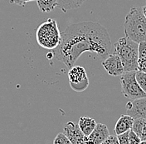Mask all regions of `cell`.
I'll return each mask as SVG.
<instances>
[{
    "label": "cell",
    "instance_id": "1",
    "mask_svg": "<svg viewBox=\"0 0 146 144\" xmlns=\"http://www.w3.org/2000/svg\"><path fill=\"white\" fill-rule=\"evenodd\" d=\"M110 48L107 29L98 23L88 21L69 25L61 32V42L53 53L58 61L71 68L82 54L94 53L103 61Z\"/></svg>",
    "mask_w": 146,
    "mask_h": 144
},
{
    "label": "cell",
    "instance_id": "2",
    "mask_svg": "<svg viewBox=\"0 0 146 144\" xmlns=\"http://www.w3.org/2000/svg\"><path fill=\"white\" fill-rule=\"evenodd\" d=\"M125 36L137 43L146 42V18L141 8L129 9L124 23Z\"/></svg>",
    "mask_w": 146,
    "mask_h": 144
},
{
    "label": "cell",
    "instance_id": "3",
    "mask_svg": "<svg viewBox=\"0 0 146 144\" xmlns=\"http://www.w3.org/2000/svg\"><path fill=\"white\" fill-rule=\"evenodd\" d=\"M114 54L120 58L125 72L136 71L139 58V43L128 37L120 38L115 44Z\"/></svg>",
    "mask_w": 146,
    "mask_h": 144
},
{
    "label": "cell",
    "instance_id": "4",
    "mask_svg": "<svg viewBox=\"0 0 146 144\" xmlns=\"http://www.w3.org/2000/svg\"><path fill=\"white\" fill-rule=\"evenodd\" d=\"M36 42L42 48L54 50L61 42V32L55 19L48 18L40 24L36 32Z\"/></svg>",
    "mask_w": 146,
    "mask_h": 144
},
{
    "label": "cell",
    "instance_id": "5",
    "mask_svg": "<svg viewBox=\"0 0 146 144\" xmlns=\"http://www.w3.org/2000/svg\"><path fill=\"white\" fill-rule=\"evenodd\" d=\"M136 71H128L120 75L122 94L130 100L146 97V93L139 85L135 78Z\"/></svg>",
    "mask_w": 146,
    "mask_h": 144
},
{
    "label": "cell",
    "instance_id": "6",
    "mask_svg": "<svg viewBox=\"0 0 146 144\" xmlns=\"http://www.w3.org/2000/svg\"><path fill=\"white\" fill-rule=\"evenodd\" d=\"M68 79L71 88L76 92H83L89 86L87 73L82 66H72L69 68Z\"/></svg>",
    "mask_w": 146,
    "mask_h": 144
},
{
    "label": "cell",
    "instance_id": "7",
    "mask_svg": "<svg viewBox=\"0 0 146 144\" xmlns=\"http://www.w3.org/2000/svg\"><path fill=\"white\" fill-rule=\"evenodd\" d=\"M102 66L108 74L111 76H120L125 72L124 66L117 54H108L102 61Z\"/></svg>",
    "mask_w": 146,
    "mask_h": 144
},
{
    "label": "cell",
    "instance_id": "8",
    "mask_svg": "<svg viewBox=\"0 0 146 144\" xmlns=\"http://www.w3.org/2000/svg\"><path fill=\"white\" fill-rule=\"evenodd\" d=\"M63 133L68 137L71 144L87 143L88 138L84 135L80 127L74 122H68L64 127Z\"/></svg>",
    "mask_w": 146,
    "mask_h": 144
},
{
    "label": "cell",
    "instance_id": "9",
    "mask_svg": "<svg viewBox=\"0 0 146 144\" xmlns=\"http://www.w3.org/2000/svg\"><path fill=\"white\" fill-rule=\"evenodd\" d=\"M125 108L127 114L134 117V119L143 118L146 120V97L128 102Z\"/></svg>",
    "mask_w": 146,
    "mask_h": 144
},
{
    "label": "cell",
    "instance_id": "10",
    "mask_svg": "<svg viewBox=\"0 0 146 144\" xmlns=\"http://www.w3.org/2000/svg\"><path fill=\"white\" fill-rule=\"evenodd\" d=\"M109 135V129L106 124H102V123L96 124L92 133L87 137L88 138L87 143L103 144Z\"/></svg>",
    "mask_w": 146,
    "mask_h": 144
},
{
    "label": "cell",
    "instance_id": "11",
    "mask_svg": "<svg viewBox=\"0 0 146 144\" xmlns=\"http://www.w3.org/2000/svg\"><path fill=\"white\" fill-rule=\"evenodd\" d=\"M134 117H132L129 114H123L121 115L118 119L115 128H114V133L115 135L121 134L125 132H127L130 130L133 126L134 123Z\"/></svg>",
    "mask_w": 146,
    "mask_h": 144
},
{
    "label": "cell",
    "instance_id": "12",
    "mask_svg": "<svg viewBox=\"0 0 146 144\" xmlns=\"http://www.w3.org/2000/svg\"><path fill=\"white\" fill-rule=\"evenodd\" d=\"M96 124L97 123L95 119H93L92 117H86V116L80 117L79 123H78V125L80 127L82 133L86 137H88L92 133V131L96 127Z\"/></svg>",
    "mask_w": 146,
    "mask_h": 144
},
{
    "label": "cell",
    "instance_id": "13",
    "mask_svg": "<svg viewBox=\"0 0 146 144\" xmlns=\"http://www.w3.org/2000/svg\"><path fill=\"white\" fill-rule=\"evenodd\" d=\"M86 0H56L57 7L62 12L66 13L71 9L80 8Z\"/></svg>",
    "mask_w": 146,
    "mask_h": 144
},
{
    "label": "cell",
    "instance_id": "14",
    "mask_svg": "<svg viewBox=\"0 0 146 144\" xmlns=\"http://www.w3.org/2000/svg\"><path fill=\"white\" fill-rule=\"evenodd\" d=\"M137 70L146 72V42L139 44V58Z\"/></svg>",
    "mask_w": 146,
    "mask_h": 144
},
{
    "label": "cell",
    "instance_id": "15",
    "mask_svg": "<svg viewBox=\"0 0 146 144\" xmlns=\"http://www.w3.org/2000/svg\"><path fill=\"white\" fill-rule=\"evenodd\" d=\"M39 10L42 13H50L57 7L56 0H36Z\"/></svg>",
    "mask_w": 146,
    "mask_h": 144
},
{
    "label": "cell",
    "instance_id": "16",
    "mask_svg": "<svg viewBox=\"0 0 146 144\" xmlns=\"http://www.w3.org/2000/svg\"><path fill=\"white\" fill-rule=\"evenodd\" d=\"M135 78H136V80L139 83V85L140 86V88L146 93V72L136 70Z\"/></svg>",
    "mask_w": 146,
    "mask_h": 144
},
{
    "label": "cell",
    "instance_id": "17",
    "mask_svg": "<svg viewBox=\"0 0 146 144\" xmlns=\"http://www.w3.org/2000/svg\"><path fill=\"white\" fill-rule=\"evenodd\" d=\"M54 144H71L70 140L68 139V137L64 134V133H58L56 137H55Z\"/></svg>",
    "mask_w": 146,
    "mask_h": 144
},
{
    "label": "cell",
    "instance_id": "18",
    "mask_svg": "<svg viewBox=\"0 0 146 144\" xmlns=\"http://www.w3.org/2000/svg\"><path fill=\"white\" fill-rule=\"evenodd\" d=\"M141 143V139L136 133L130 129L129 135V144H139Z\"/></svg>",
    "mask_w": 146,
    "mask_h": 144
},
{
    "label": "cell",
    "instance_id": "19",
    "mask_svg": "<svg viewBox=\"0 0 146 144\" xmlns=\"http://www.w3.org/2000/svg\"><path fill=\"white\" fill-rule=\"evenodd\" d=\"M129 130L127 132H125L121 134L117 135L118 137L119 144H129Z\"/></svg>",
    "mask_w": 146,
    "mask_h": 144
},
{
    "label": "cell",
    "instance_id": "20",
    "mask_svg": "<svg viewBox=\"0 0 146 144\" xmlns=\"http://www.w3.org/2000/svg\"><path fill=\"white\" fill-rule=\"evenodd\" d=\"M103 144H119L117 135H109Z\"/></svg>",
    "mask_w": 146,
    "mask_h": 144
},
{
    "label": "cell",
    "instance_id": "21",
    "mask_svg": "<svg viewBox=\"0 0 146 144\" xmlns=\"http://www.w3.org/2000/svg\"><path fill=\"white\" fill-rule=\"evenodd\" d=\"M36 0H11V3H13L14 4H17L18 6H24L28 2H33Z\"/></svg>",
    "mask_w": 146,
    "mask_h": 144
},
{
    "label": "cell",
    "instance_id": "22",
    "mask_svg": "<svg viewBox=\"0 0 146 144\" xmlns=\"http://www.w3.org/2000/svg\"><path fill=\"white\" fill-rule=\"evenodd\" d=\"M140 139H141V144L146 143V121L144 124L143 129H142V133H141V136H140Z\"/></svg>",
    "mask_w": 146,
    "mask_h": 144
},
{
    "label": "cell",
    "instance_id": "23",
    "mask_svg": "<svg viewBox=\"0 0 146 144\" xmlns=\"http://www.w3.org/2000/svg\"><path fill=\"white\" fill-rule=\"evenodd\" d=\"M53 56H54V53L53 52H50V53H48V54H46V57L48 58V59H52L53 58Z\"/></svg>",
    "mask_w": 146,
    "mask_h": 144
},
{
    "label": "cell",
    "instance_id": "24",
    "mask_svg": "<svg viewBox=\"0 0 146 144\" xmlns=\"http://www.w3.org/2000/svg\"><path fill=\"white\" fill-rule=\"evenodd\" d=\"M142 11H143V13H144L145 17L146 18V5L145 6H144V7L142 8Z\"/></svg>",
    "mask_w": 146,
    "mask_h": 144
},
{
    "label": "cell",
    "instance_id": "25",
    "mask_svg": "<svg viewBox=\"0 0 146 144\" xmlns=\"http://www.w3.org/2000/svg\"><path fill=\"white\" fill-rule=\"evenodd\" d=\"M145 1H146V0H145Z\"/></svg>",
    "mask_w": 146,
    "mask_h": 144
}]
</instances>
